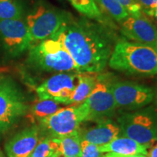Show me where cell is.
Masks as SVG:
<instances>
[{"label":"cell","instance_id":"ffe728a7","mask_svg":"<svg viewBox=\"0 0 157 157\" xmlns=\"http://www.w3.org/2000/svg\"><path fill=\"white\" fill-rule=\"evenodd\" d=\"M60 104L52 100H39L31 107V111L32 116L37 120L44 119L53 114L61 109Z\"/></svg>","mask_w":157,"mask_h":157},{"label":"cell","instance_id":"8992f818","mask_svg":"<svg viewBox=\"0 0 157 157\" xmlns=\"http://www.w3.org/2000/svg\"><path fill=\"white\" fill-rule=\"evenodd\" d=\"M23 92L8 77L0 78V135L7 132L28 112Z\"/></svg>","mask_w":157,"mask_h":157},{"label":"cell","instance_id":"d4e9b609","mask_svg":"<svg viewBox=\"0 0 157 157\" xmlns=\"http://www.w3.org/2000/svg\"><path fill=\"white\" fill-rule=\"evenodd\" d=\"M144 13H146L151 10L155 8L157 6V0H135Z\"/></svg>","mask_w":157,"mask_h":157},{"label":"cell","instance_id":"277c9868","mask_svg":"<svg viewBox=\"0 0 157 157\" xmlns=\"http://www.w3.org/2000/svg\"><path fill=\"white\" fill-rule=\"evenodd\" d=\"M121 136L151 147L157 142V111L153 107L121 113L117 118Z\"/></svg>","mask_w":157,"mask_h":157},{"label":"cell","instance_id":"7a4b0ae2","mask_svg":"<svg viewBox=\"0 0 157 157\" xmlns=\"http://www.w3.org/2000/svg\"><path fill=\"white\" fill-rule=\"evenodd\" d=\"M108 63L127 75L157 76V47L120 40L113 48Z\"/></svg>","mask_w":157,"mask_h":157},{"label":"cell","instance_id":"4fadbf2b","mask_svg":"<svg viewBox=\"0 0 157 157\" xmlns=\"http://www.w3.org/2000/svg\"><path fill=\"white\" fill-rule=\"evenodd\" d=\"M39 127H26L20 131L6 143L5 149L7 157H29L39 142Z\"/></svg>","mask_w":157,"mask_h":157},{"label":"cell","instance_id":"5bb4252c","mask_svg":"<svg viewBox=\"0 0 157 157\" xmlns=\"http://www.w3.org/2000/svg\"><path fill=\"white\" fill-rule=\"evenodd\" d=\"M82 140L93 143L97 146H103L111 142L120 135L118 123L111 119L96 121L94 126L85 129H78Z\"/></svg>","mask_w":157,"mask_h":157},{"label":"cell","instance_id":"6da1fadb","mask_svg":"<svg viewBox=\"0 0 157 157\" xmlns=\"http://www.w3.org/2000/svg\"><path fill=\"white\" fill-rule=\"evenodd\" d=\"M50 38L63 44L78 73L98 74L105 68L113 48L109 34L100 25L72 17Z\"/></svg>","mask_w":157,"mask_h":157},{"label":"cell","instance_id":"5b68a950","mask_svg":"<svg viewBox=\"0 0 157 157\" xmlns=\"http://www.w3.org/2000/svg\"><path fill=\"white\" fill-rule=\"evenodd\" d=\"M65 11L45 5H39L26 18L31 47L56 34L71 19Z\"/></svg>","mask_w":157,"mask_h":157},{"label":"cell","instance_id":"ba28073f","mask_svg":"<svg viewBox=\"0 0 157 157\" xmlns=\"http://www.w3.org/2000/svg\"><path fill=\"white\" fill-rule=\"evenodd\" d=\"M111 81L107 74H98L95 86L84 103L87 110L84 121H98L111 119L117 107L111 90Z\"/></svg>","mask_w":157,"mask_h":157},{"label":"cell","instance_id":"cb8c5ba5","mask_svg":"<svg viewBox=\"0 0 157 157\" xmlns=\"http://www.w3.org/2000/svg\"><path fill=\"white\" fill-rule=\"evenodd\" d=\"M118 2L126 9L129 15L141 14L142 8L135 0H118Z\"/></svg>","mask_w":157,"mask_h":157},{"label":"cell","instance_id":"44dd1931","mask_svg":"<svg viewBox=\"0 0 157 157\" xmlns=\"http://www.w3.org/2000/svg\"><path fill=\"white\" fill-rule=\"evenodd\" d=\"M29 157H61L58 145L53 138L44 137L38 143Z\"/></svg>","mask_w":157,"mask_h":157},{"label":"cell","instance_id":"7c38bea8","mask_svg":"<svg viewBox=\"0 0 157 157\" xmlns=\"http://www.w3.org/2000/svg\"><path fill=\"white\" fill-rule=\"evenodd\" d=\"M121 32L135 42L157 47V29L149 20L140 15H129L119 23Z\"/></svg>","mask_w":157,"mask_h":157},{"label":"cell","instance_id":"8fae6325","mask_svg":"<svg viewBox=\"0 0 157 157\" xmlns=\"http://www.w3.org/2000/svg\"><path fill=\"white\" fill-rule=\"evenodd\" d=\"M0 38L13 56H20L31 48L28 27L22 18L0 20Z\"/></svg>","mask_w":157,"mask_h":157},{"label":"cell","instance_id":"9c48e42d","mask_svg":"<svg viewBox=\"0 0 157 157\" xmlns=\"http://www.w3.org/2000/svg\"><path fill=\"white\" fill-rule=\"evenodd\" d=\"M111 90L117 109L129 111L146 107L154 98L151 88L133 82H112Z\"/></svg>","mask_w":157,"mask_h":157},{"label":"cell","instance_id":"f546056e","mask_svg":"<svg viewBox=\"0 0 157 157\" xmlns=\"http://www.w3.org/2000/svg\"><path fill=\"white\" fill-rule=\"evenodd\" d=\"M70 157H78V156H70Z\"/></svg>","mask_w":157,"mask_h":157},{"label":"cell","instance_id":"7402d4cb","mask_svg":"<svg viewBox=\"0 0 157 157\" xmlns=\"http://www.w3.org/2000/svg\"><path fill=\"white\" fill-rule=\"evenodd\" d=\"M23 10L17 0H0V20L22 18Z\"/></svg>","mask_w":157,"mask_h":157},{"label":"cell","instance_id":"83f0119b","mask_svg":"<svg viewBox=\"0 0 157 157\" xmlns=\"http://www.w3.org/2000/svg\"><path fill=\"white\" fill-rule=\"evenodd\" d=\"M146 14L150 15V16H152L154 17L155 19L157 21V6L155 8L151 10H149L148 12H146Z\"/></svg>","mask_w":157,"mask_h":157},{"label":"cell","instance_id":"9a60e30c","mask_svg":"<svg viewBox=\"0 0 157 157\" xmlns=\"http://www.w3.org/2000/svg\"><path fill=\"white\" fill-rule=\"evenodd\" d=\"M148 147L124 136H118L111 142L98 146L102 153H115L121 155L143 154L146 156Z\"/></svg>","mask_w":157,"mask_h":157},{"label":"cell","instance_id":"e0dca14e","mask_svg":"<svg viewBox=\"0 0 157 157\" xmlns=\"http://www.w3.org/2000/svg\"><path fill=\"white\" fill-rule=\"evenodd\" d=\"M58 145L61 157L78 156L81 152L82 139L78 129L66 136L53 138Z\"/></svg>","mask_w":157,"mask_h":157},{"label":"cell","instance_id":"484cf974","mask_svg":"<svg viewBox=\"0 0 157 157\" xmlns=\"http://www.w3.org/2000/svg\"><path fill=\"white\" fill-rule=\"evenodd\" d=\"M103 157H147L143 154H135V155H121L115 154V153H108L106 155Z\"/></svg>","mask_w":157,"mask_h":157},{"label":"cell","instance_id":"4316f807","mask_svg":"<svg viewBox=\"0 0 157 157\" xmlns=\"http://www.w3.org/2000/svg\"><path fill=\"white\" fill-rule=\"evenodd\" d=\"M147 157H157V144L152 146L148 148V153L146 154Z\"/></svg>","mask_w":157,"mask_h":157},{"label":"cell","instance_id":"ac0fdd59","mask_svg":"<svg viewBox=\"0 0 157 157\" xmlns=\"http://www.w3.org/2000/svg\"><path fill=\"white\" fill-rule=\"evenodd\" d=\"M82 15L90 19L103 22V15L95 0H68Z\"/></svg>","mask_w":157,"mask_h":157},{"label":"cell","instance_id":"52a82bcc","mask_svg":"<svg viewBox=\"0 0 157 157\" xmlns=\"http://www.w3.org/2000/svg\"><path fill=\"white\" fill-rule=\"evenodd\" d=\"M87 117V110L83 105L61 108L53 114L40 119L39 132L44 137L56 138L71 134L79 129Z\"/></svg>","mask_w":157,"mask_h":157},{"label":"cell","instance_id":"30bf717a","mask_svg":"<svg viewBox=\"0 0 157 157\" xmlns=\"http://www.w3.org/2000/svg\"><path fill=\"white\" fill-rule=\"evenodd\" d=\"M80 73H60L51 76L36 88L39 100H52L69 105L72 93L78 84Z\"/></svg>","mask_w":157,"mask_h":157},{"label":"cell","instance_id":"3957f363","mask_svg":"<svg viewBox=\"0 0 157 157\" xmlns=\"http://www.w3.org/2000/svg\"><path fill=\"white\" fill-rule=\"evenodd\" d=\"M28 63L36 69L46 72L78 73L75 62L60 41L49 38L29 49Z\"/></svg>","mask_w":157,"mask_h":157},{"label":"cell","instance_id":"603a6c76","mask_svg":"<svg viewBox=\"0 0 157 157\" xmlns=\"http://www.w3.org/2000/svg\"><path fill=\"white\" fill-rule=\"evenodd\" d=\"M103 154L99 151L97 145L82 140L79 157H103Z\"/></svg>","mask_w":157,"mask_h":157},{"label":"cell","instance_id":"2e32d148","mask_svg":"<svg viewBox=\"0 0 157 157\" xmlns=\"http://www.w3.org/2000/svg\"><path fill=\"white\" fill-rule=\"evenodd\" d=\"M98 74L82 73L78 84L72 93L69 105H78L85 101L95 87Z\"/></svg>","mask_w":157,"mask_h":157},{"label":"cell","instance_id":"d6986e66","mask_svg":"<svg viewBox=\"0 0 157 157\" xmlns=\"http://www.w3.org/2000/svg\"><path fill=\"white\" fill-rule=\"evenodd\" d=\"M95 2L100 10L118 23H120L129 15L128 12L118 0H95Z\"/></svg>","mask_w":157,"mask_h":157},{"label":"cell","instance_id":"f1b7e54d","mask_svg":"<svg viewBox=\"0 0 157 157\" xmlns=\"http://www.w3.org/2000/svg\"><path fill=\"white\" fill-rule=\"evenodd\" d=\"M156 105H157V96H156Z\"/></svg>","mask_w":157,"mask_h":157}]
</instances>
